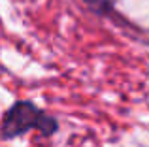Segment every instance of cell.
<instances>
[{
    "instance_id": "6da1fadb",
    "label": "cell",
    "mask_w": 149,
    "mask_h": 147,
    "mask_svg": "<svg viewBox=\"0 0 149 147\" xmlns=\"http://www.w3.org/2000/svg\"><path fill=\"white\" fill-rule=\"evenodd\" d=\"M30 130H38L44 138H49L58 132V121L57 117L40 110L36 104L29 100H19L2 115L0 134L6 140H13Z\"/></svg>"
},
{
    "instance_id": "7a4b0ae2",
    "label": "cell",
    "mask_w": 149,
    "mask_h": 147,
    "mask_svg": "<svg viewBox=\"0 0 149 147\" xmlns=\"http://www.w3.org/2000/svg\"><path fill=\"white\" fill-rule=\"evenodd\" d=\"M85 2L91 6V10H95L96 13L104 15V13H108V11H111L115 0H85Z\"/></svg>"
}]
</instances>
